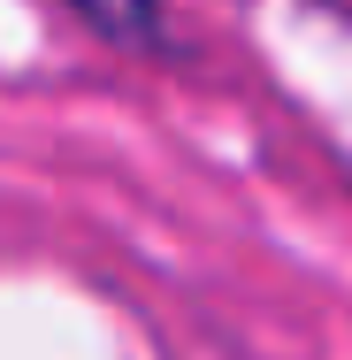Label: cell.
I'll return each mask as SVG.
<instances>
[{
    "label": "cell",
    "mask_w": 352,
    "mask_h": 360,
    "mask_svg": "<svg viewBox=\"0 0 352 360\" xmlns=\"http://www.w3.org/2000/svg\"><path fill=\"white\" fill-rule=\"evenodd\" d=\"M107 46H161V0H70Z\"/></svg>",
    "instance_id": "cell-1"
}]
</instances>
